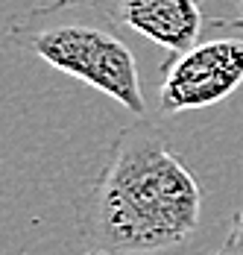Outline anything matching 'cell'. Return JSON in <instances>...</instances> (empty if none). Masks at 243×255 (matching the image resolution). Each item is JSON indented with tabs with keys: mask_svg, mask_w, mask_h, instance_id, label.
I'll use <instances>...</instances> for the list:
<instances>
[{
	"mask_svg": "<svg viewBox=\"0 0 243 255\" xmlns=\"http://www.w3.org/2000/svg\"><path fill=\"white\" fill-rule=\"evenodd\" d=\"M85 255H109V253H97V250H88Z\"/></svg>",
	"mask_w": 243,
	"mask_h": 255,
	"instance_id": "cell-6",
	"label": "cell"
},
{
	"mask_svg": "<svg viewBox=\"0 0 243 255\" xmlns=\"http://www.w3.org/2000/svg\"><path fill=\"white\" fill-rule=\"evenodd\" d=\"M211 32L170 53L158 79V112L182 115L229 100L243 85V18L211 21Z\"/></svg>",
	"mask_w": 243,
	"mask_h": 255,
	"instance_id": "cell-3",
	"label": "cell"
},
{
	"mask_svg": "<svg viewBox=\"0 0 243 255\" xmlns=\"http://www.w3.org/2000/svg\"><path fill=\"white\" fill-rule=\"evenodd\" d=\"M205 194L191 164L149 124L123 127L79 217L91 250L182 255L202 223Z\"/></svg>",
	"mask_w": 243,
	"mask_h": 255,
	"instance_id": "cell-1",
	"label": "cell"
},
{
	"mask_svg": "<svg viewBox=\"0 0 243 255\" xmlns=\"http://www.w3.org/2000/svg\"><path fill=\"white\" fill-rule=\"evenodd\" d=\"M238 6H241V18H243V0H238Z\"/></svg>",
	"mask_w": 243,
	"mask_h": 255,
	"instance_id": "cell-7",
	"label": "cell"
},
{
	"mask_svg": "<svg viewBox=\"0 0 243 255\" xmlns=\"http://www.w3.org/2000/svg\"><path fill=\"white\" fill-rule=\"evenodd\" d=\"M214 255H243V208L232 217V226Z\"/></svg>",
	"mask_w": 243,
	"mask_h": 255,
	"instance_id": "cell-5",
	"label": "cell"
},
{
	"mask_svg": "<svg viewBox=\"0 0 243 255\" xmlns=\"http://www.w3.org/2000/svg\"><path fill=\"white\" fill-rule=\"evenodd\" d=\"M118 26L144 35L167 53L191 47L205 32V0H100Z\"/></svg>",
	"mask_w": 243,
	"mask_h": 255,
	"instance_id": "cell-4",
	"label": "cell"
},
{
	"mask_svg": "<svg viewBox=\"0 0 243 255\" xmlns=\"http://www.w3.org/2000/svg\"><path fill=\"white\" fill-rule=\"evenodd\" d=\"M9 38L59 74L97 88L135 118H146L135 56L100 0H50L35 6L9 24Z\"/></svg>",
	"mask_w": 243,
	"mask_h": 255,
	"instance_id": "cell-2",
	"label": "cell"
}]
</instances>
